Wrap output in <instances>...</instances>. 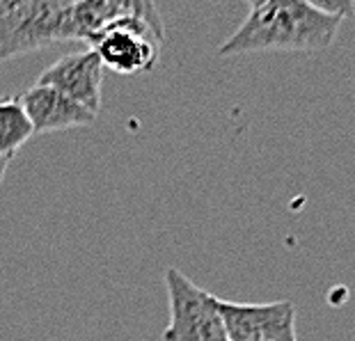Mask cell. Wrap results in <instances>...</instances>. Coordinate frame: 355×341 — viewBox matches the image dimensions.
Masks as SVG:
<instances>
[{"label":"cell","instance_id":"ba28073f","mask_svg":"<svg viewBox=\"0 0 355 341\" xmlns=\"http://www.w3.org/2000/svg\"><path fill=\"white\" fill-rule=\"evenodd\" d=\"M7 165H10V161L0 158V184H3V179H5V174H7Z\"/></svg>","mask_w":355,"mask_h":341},{"label":"cell","instance_id":"7a4b0ae2","mask_svg":"<svg viewBox=\"0 0 355 341\" xmlns=\"http://www.w3.org/2000/svg\"><path fill=\"white\" fill-rule=\"evenodd\" d=\"M170 300V323L163 330V341H227L225 323L218 312V295L204 291L177 268L163 275Z\"/></svg>","mask_w":355,"mask_h":341},{"label":"cell","instance_id":"52a82bcc","mask_svg":"<svg viewBox=\"0 0 355 341\" xmlns=\"http://www.w3.org/2000/svg\"><path fill=\"white\" fill-rule=\"evenodd\" d=\"M30 10L28 0H19V3H10V0H0V62H5V49L19 26L24 24L26 14Z\"/></svg>","mask_w":355,"mask_h":341},{"label":"cell","instance_id":"8992f818","mask_svg":"<svg viewBox=\"0 0 355 341\" xmlns=\"http://www.w3.org/2000/svg\"><path fill=\"white\" fill-rule=\"evenodd\" d=\"M33 135V124H30L19 96L0 98V158L12 161Z\"/></svg>","mask_w":355,"mask_h":341},{"label":"cell","instance_id":"5b68a950","mask_svg":"<svg viewBox=\"0 0 355 341\" xmlns=\"http://www.w3.org/2000/svg\"><path fill=\"white\" fill-rule=\"evenodd\" d=\"M35 133H55L67 128H80L94 124L96 115L85 110L69 96L46 85H35L19 96Z\"/></svg>","mask_w":355,"mask_h":341},{"label":"cell","instance_id":"3957f363","mask_svg":"<svg viewBox=\"0 0 355 341\" xmlns=\"http://www.w3.org/2000/svg\"><path fill=\"white\" fill-rule=\"evenodd\" d=\"M216 305L227 341H298L296 305L291 300L254 305L216 298Z\"/></svg>","mask_w":355,"mask_h":341},{"label":"cell","instance_id":"277c9868","mask_svg":"<svg viewBox=\"0 0 355 341\" xmlns=\"http://www.w3.org/2000/svg\"><path fill=\"white\" fill-rule=\"evenodd\" d=\"M103 64L99 55L87 49L80 53H69V55L55 60L46 67L37 85H46L58 89L60 94L69 96L85 110L99 115L101 110V87H103Z\"/></svg>","mask_w":355,"mask_h":341},{"label":"cell","instance_id":"6da1fadb","mask_svg":"<svg viewBox=\"0 0 355 341\" xmlns=\"http://www.w3.org/2000/svg\"><path fill=\"white\" fill-rule=\"evenodd\" d=\"M346 17L321 10L307 0H261L250 3L245 21L223 44L220 55H245L263 51L316 53L335 44Z\"/></svg>","mask_w":355,"mask_h":341}]
</instances>
